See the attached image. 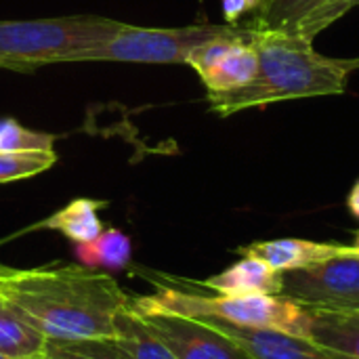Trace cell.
<instances>
[{"label": "cell", "instance_id": "cell-13", "mask_svg": "<svg viewBox=\"0 0 359 359\" xmlns=\"http://www.w3.org/2000/svg\"><path fill=\"white\" fill-rule=\"evenodd\" d=\"M309 341L334 359H359V311L311 309Z\"/></svg>", "mask_w": 359, "mask_h": 359}, {"label": "cell", "instance_id": "cell-11", "mask_svg": "<svg viewBox=\"0 0 359 359\" xmlns=\"http://www.w3.org/2000/svg\"><path fill=\"white\" fill-rule=\"evenodd\" d=\"M351 246L334 242H313L301 238H280V240H259L248 246H240L236 252L240 257H257L269 263L273 269L286 273L294 269H305L324 261H330L339 255H345Z\"/></svg>", "mask_w": 359, "mask_h": 359}, {"label": "cell", "instance_id": "cell-1", "mask_svg": "<svg viewBox=\"0 0 359 359\" xmlns=\"http://www.w3.org/2000/svg\"><path fill=\"white\" fill-rule=\"evenodd\" d=\"M0 294L46 339H114L116 316L130 303L116 278L84 265L13 269Z\"/></svg>", "mask_w": 359, "mask_h": 359}, {"label": "cell", "instance_id": "cell-24", "mask_svg": "<svg viewBox=\"0 0 359 359\" xmlns=\"http://www.w3.org/2000/svg\"><path fill=\"white\" fill-rule=\"evenodd\" d=\"M11 271H13V267H6V265H2V263H0V278H2V276H6V273H11Z\"/></svg>", "mask_w": 359, "mask_h": 359}, {"label": "cell", "instance_id": "cell-17", "mask_svg": "<svg viewBox=\"0 0 359 359\" xmlns=\"http://www.w3.org/2000/svg\"><path fill=\"white\" fill-rule=\"evenodd\" d=\"M130 257H133V244L130 238L116 229H103L93 242L86 244H76V259L80 261V265L90 267V269H124L130 265Z\"/></svg>", "mask_w": 359, "mask_h": 359}, {"label": "cell", "instance_id": "cell-18", "mask_svg": "<svg viewBox=\"0 0 359 359\" xmlns=\"http://www.w3.org/2000/svg\"><path fill=\"white\" fill-rule=\"evenodd\" d=\"M40 359H124L116 339H48Z\"/></svg>", "mask_w": 359, "mask_h": 359}, {"label": "cell", "instance_id": "cell-2", "mask_svg": "<svg viewBox=\"0 0 359 359\" xmlns=\"http://www.w3.org/2000/svg\"><path fill=\"white\" fill-rule=\"evenodd\" d=\"M250 42L259 53L255 80L231 93H208L210 111L229 118L238 111L261 109L282 101L334 97L347 90L349 69L313 48V42L250 25Z\"/></svg>", "mask_w": 359, "mask_h": 359}, {"label": "cell", "instance_id": "cell-3", "mask_svg": "<svg viewBox=\"0 0 359 359\" xmlns=\"http://www.w3.org/2000/svg\"><path fill=\"white\" fill-rule=\"evenodd\" d=\"M145 280L154 284V292L137 299L156 309L194 320H217L233 326L280 330L309 339L311 309L282 294H206L154 271H147Z\"/></svg>", "mask_w": 359, "mask_h": 359}, {"label": "cell", "instance_id": "cell-6", "mask_svg": "<svg viewBox=\"0 0 359 359\" xmlns=\"http://www.w3.org/2000/svg\"><path fill=\"white\" fill-rule=\"evenodd\" d=\"M282 297L309 309L359 311V250L351 244L345 255L330 261L286 271Z\"/></svg>", "mask_w": 359, "mask_h": 359}, {"label": "cell", "instance_id": "cell-4", "mask_svg": "<svg viewBox=\"0 0 359 359\" xmlns=\"http://www.w3.org/2000/svg\"><path fill=\"white\" fill-rule=\"evenodd\" d=\"M120 25L122 21L99 15L0 21V69L34 72L48 63H78Z\"/></svg>", "mask_w": 359, "mask_h": 359}, {"label": "cell", "instance_id": "cell-16", "mask_svg": "<svg viewBox=\"0 0 359 359\" xmlns=\"http://www.w3.org/2000/svg\"><path fill=\"white\" fill-rule=\"evenodd\" d=\"M116 343L124 359H177L160 337L143 322L130 303L116 316Z\"/></svg>", "mask_w": 359, "mask_h": 359}, {"label": "cell", "instance_id": "cell-27", "mask_svg": "<svg viewBox=\"0 0 359 359\" xmlns=\"http://www.w3.org/2000/svg\"><path fill=\"white\" fill-rule=\"evenodd\" d=\"M0 359H8V358H4V355H0Z\"/></svg>", "mask_w": 359, "mask_h": 359}, {"label": "cell", "instance_id": "cell-15", "mask_svg": "<svg viewBox=\"0 0 359 359\" xmlns=\"http://www.w3.org/2000/svg\"><path fill=\"white\" fill-rule=\"evenodd\" d=\"M46 341V334L0 294V355L8 359H40Z\"/></svg>", "mask_w": 359, "mask_h": 359}, {"label": "cell", "instance_id": "cell-14", "mask_svg": "<svg viewBox=\"0 0 359 359\" xmlns=\"http://www.w3.org/2000/svg\"><path fill=\"white\" fill-rule=\"evenodd\" d=\"M105 200H90V198H76L65 204L61 210L53 212L48 219L36 223L29 229H48L57 231L74 244L93 242L105 227L99 217V210L105 208Z\"/></svg>", "mask_w": 359, "mask_h": 359}, {"label": "cell", "instance_id": "cell-22", "mask_svg": "<svg viewBox=\"0 0 359 359\" xmlns=\"http://www.w3.org/2000/svg\"><path fill=\"white\" fill-rule=\"evenodd\" d=\"M347 208L355 219H359V179L355 181V185L351 187L349 196H347Z\"/></svg>", "mask_w": 359, "mask_h": 359}, {"label": "cell", "instance_id": "cell-5", "mask_svg": "<svg viewBox=\"0 0 359 359\" xmlns=\"http://www.w3.org/2000/svg\"><path fill=\"white\" fill-rule=\"evenodd\" d=\"M242 25L198 23L185 27H139L122 23L120 29L86 50L78 61H118V63H177L185 65L187 57L200 44L240 32Z\"/></svg>", "mask_w": 359, "mask_h": 359}, {"label": "cell", "instance_id": "cell-9", "mask_svg": "<svg viewBox=\"0 0 359 359\" xmlns=\"http://www.w3.org/2000/svg\"><path fill=\"white\" fill-rule=\"evenodd\" d=\"M355 6V0H261L248 25L313 42Z\"/></svg>", "mask_w": 359, "mask_h": 359}, {"label": "cell", "instance_id": "cell-10", "mask_svg": "<svg viewBox=\"0 0 359 359\" xmlns=\"http://www.w3.org/2000/svg\"><path fill=\"white\" fill-rule=\"evenodd\" d=\"M217 326L229 339H233L252 359H334L328 351L318 347L313 341L294 337L280 330L244 328L217 320H202Z\"/></svg>", "mask_w": 359, "mask_h": 359}, {"label": "cell", "instance_id": "cell-8", "mask_svg": "<svg viewBox=\"0 0 359 359\" xmlns=\"http://www.w3.org/2000/svg\"><path fill=\"white\" fill-rule=\"evenodd\" d=\"M185 65L198 74L208 93H231L250 84L259 72V53L250 42V25L200 44Z\"/></svg>", "mask_w": 359, "mask_h": 359}, {"label": "cell", "instance_id": "cell-25", "mask_svg": "<svg viewBox=\"0 0 359 359\" xmlns=\"http://www.w3.org/2000/svg\"><path fill=\"white\" fill-rule=\"evenodd\" d=\"M353 246H355V248H358V250H359V231H358V233H355V240H353Z\"/></svg>", "mask_w": 359, "mask_h": 359}, {"label": "cell", "instance_id": "cell-26", "mask_svg": "<svg viewBox=\"0 0 359 359\" xmlns=\"http://www.w3.org/2000/svg\"><path fill=\"white\" fill-rule=\"evenodd\" d=\"M355 6H359V0H355Z\"/></svg>", "mask_w": 359, "mask_h": 359}, {"label": "cell", "instance_id": "cell-23", "mask_svg": "<svg viewBox=\"0 0 359 359\" xmlns=\"http://www.w3.org/2000/svg\"><path fill=\"white\" fill-rule=\"evenodd\" d=\"M343 63H345V67H347L349 72H355V69H359V57L358 59H343Z\"/></svg>", "mask_w": 359, "mask_h": 359}, {"label": "cell", "instance_id": "cell-7", "mask_svg": "<svg viewBox=\"0 0 359 359\" xmlns=\"http://www.w3.org/2000/svg\"><path fill=\"white\" fill-rule=\"evenodd\" d=\"M130 307L177 359H252L233 339L208 322L156 309L137 297L130 299Z\"/></svg>", "mask_w": 359, "mask_h": 359}, {"label": "cell", "instance_id": "cell-21", "mask_svg": "<svg viewBox=\"0 0 359 359\" xmlns=\"http://www.w3.org/2000/svg\"><path fill=\"white\" fill-rule=\"evenodd\" d=\"M261 0H221V11L227 25H240L238 21L244 15H252L259 8Z\"/></svg>", "mask_w": 359, "mask_h": 359}, {"label": "cell", "instance_id": "cell-19", "mask_svg": "<svg viewBox=\"0 0 359 359\" xmlns=\"http://www.w3.org/2000/svg\"><path fill=\"white\" fill-rule=\"evenodd\" d=\"M57 162L55 151H2L0 149V183L23 181L46 172Z\"/></svg>", "mask_w": 359, "mask_h": 359}, {"label": "cell", "instance_id": "cell-20", "mask_svg": "<svg viewBox=\"0 0 359 359\" xmlns=\"http://www.w3.org/2000/svg\"><path fill=\"white\" fill-rule=\"evenodd\" d=\"M57 137L42 130H32L15 118H0V149L2 151H55Z\"/></svg>", "mask_w": 359, "mask_h": 359}, {"label": "cell", "instance_id": "cell-12", "mask_svg": "<svg viewBox=\"0 0 359 359\" xmlns=\"http://www.w3.org/2000/svg\"><path fill=\"white\" fill-rule=\"evenodd\" d=\"M284 273L273 269L269 263L257 257H240L238 263L223 269L217 276L200 282V288H206L215 294H282Z\"/></svg>", "mask_w": 359, "mask_h": 359}]
</instances>
